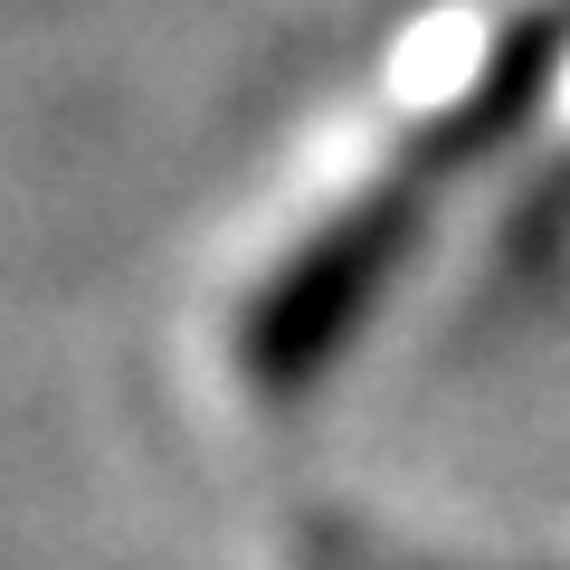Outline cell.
I'll return each instance as SVG.
<instances>
[{
    "instance_id": "1",
    "label": "cell",
    "mask_w": 570,
    "mask_h": 570,
    "mask_svg": "<svg viewBox=\"0 0 570 570\" xmlns=\"http://www.w3.org/2000/svg\"><path fill=\"white\" fill-rule=\"evenodd\" d=\"M409 228H419V200H409V190H381V200L343 209L324 238H305L276 276H266L257 314H247V371H257L266 390H305L314 371L343 352V333L362 324V305L381 295V276L400 266Z\"/></svg>"
},
{
    "instance_id": "2",
    "label": "cell",
    "mask_w": 570,
    "mask_h": 570,
    "mask_svg": "<svg viewBox=\"0 0 570 570\" xmlns=\"http://www.w3.org/2000/svg\"><path fill=\"white\" fill-rule=\"evenodd\" d=\"M428 58H438V67L409 86L428 142L475 153V142H494L504 124H523V105L542 96L551 39H542V29H438V39H428Z\"/></svg>"
}]
</instances>
